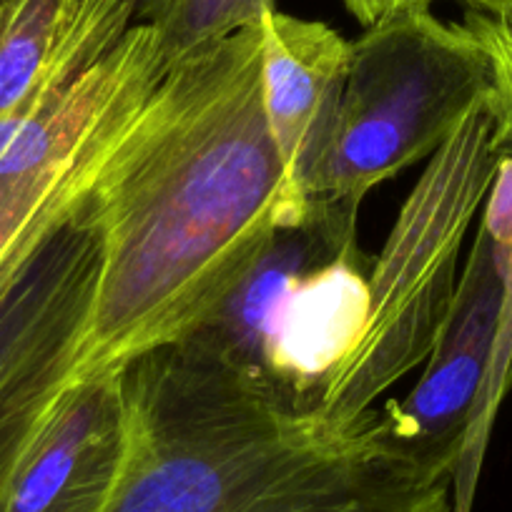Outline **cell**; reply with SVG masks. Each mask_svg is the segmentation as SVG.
Wrapping results in <instances>:
<instances>
[{
    "mask_svg": "<svg viewBox=\"0 0 512 512\" xmlns=\"http://www.w3.org/2000/svg\"><path fill=\"white\" fill-rule=\"evenodd\" d=\"M101 272L73 382L184 342L256 264L289 201L262 101V23L171 63L91 184Z\"/></svg>",
    "mask_w": 512,
    "mask_h": 512,
    "instance_id": "1",
    "label": "cell"
},
{
    "mask_svg": "<svg viewBox=\"0 0 512 512\" xmlns=\"http://www.w3.org/2000/svg\"><path fill=\"white\" fill-rule=\"evenodd\" d=\"M131 113L103 136L81 174L0 262V512L71 387L101 272L91 184Z\"/></svg>",
    "mask_w": 512,
    "mask_h": 512,
    "instance_id": "6",
    "label": "cell"
},
{
    "mask_svg": "<svg viewBox=\"0 0 512 512\" xmlns=\"http://www.w3.org/2000/svg\"><path fill=\"white\" fill-rule=\"evenodd\" d=\"M123 460V372L73 382L23 460L6 512H106Z\"/></svg>",
    "mask_w": 512,
    "mask_h": 512,
    "instance_id": "9",
    "label": "cell"
},
{
    "mask_svg": "<svg viewBox=\"0 0 512 512\" xmlns=\"http://www.w3.org/2000/svg\"><path fill=\"white\" fill-rule=\"evenodd\" d=\"M126 460L106 512H452L384 405L354 422L289 405L194 339L123 369Z\"/></svg>",
    "mask_w": 512,
    "mask_h": 512,
    "instance_id": "2",
    "label": "cell"
},
{
    "mask_svg": "<svg viewBox=\"0 0 512 512\" xmlns=\"http://www.w3.org/2000/svg\"><path fill=\"white\" fill-rule=\"evenodd\" d=\"M480 226L497 246L512 251V146L502 149L500 161H497Z\"/></svg>",
    "mask_w": 512,
    "mask_h": 512,
    "instance_id": "14",
    "label": "cell"
},
{
    "mask_svg": "<svg viewBox=\"0 0 512 512\" xmlns=\"http://www.w3.org/2000/svg\"><path fill=\"white\" fill-rule=\"evenodd\" d=\"M492 96V63L462 23L407 8L352 41L337 139L314 199L357 206L432 156Z\"/></svg>",
    "mask_w": 512,
    "mask_h": 512,
    "instance_id": "5",
    "label": "cell"
},
{
    "mask_svg": "<svg viewBox=\"0 0 512 512\" xmlns=\"http://www.w3.org/2000/svg\"><path fill=\"white\" fill-rule=\"evenodd\" d=\"M274 8L277 0H141L136 23L151 28L169 68L199 48L259 26Z\"/></svg>",
    "mask_w": 512,
    "mask_h": 512,
    "instance_id": "11",
    "label": "cell"
},
{
    "mask_svg": "<svg viewBox=\"0 0 512 512\" xmlns=\"http://www.w3.org/2000/svg\"><path fill=\"white\" fill-rule=\"evenodd\" d=\"M352 41L319 21L279 13L262 18V101L289 201L309 204L337 139Z\"/></svg>",
    "mask_w": 512,
    "mask_h": 512,
    "instance_id": "8",
    "label": "cell"
},
{
    "mask_svg": "<svg viewBox=\"0 0 512 512\" xmlns=\"http://www.w3.org/2000/svg\"><path fill=\"white\" fill-rule=\"evenodd\" d=\"M510 259L512 251L497 246L480 226L460 274L450 322L425 362L422 379L405 400L384 405L397 445L442 475H455L485 390Z\"/></svg>",
    "mask_w": 512,
    "mask_h": 512,
    "instance_id": "7",
    "label": "cell"
},
{
    "mask_svg": "<svg viewBox=\"0 0 512 512\" xmlns=\"http://www.w3.org/2000/svg\"><path fill=\"white\" fill-rule=\"evenodd\" d=\"M490 103L477 106L430 156L369 272L367 327L317 410L354 422L430 359L457 297V262L502 151Z\"/></svg>",
    "mask_w": 512,
    "mask_h": 512,
    "instance_id": "4",
    "label": "cell"
},
{
    "mask_svg": "<svg viewBox=\"0 0 512 512\" xmlns=\"http://www.w3.org/2000/svg\"><path fill=\"white\" fill-rule=\"evenodd\" d=\"M462 26L480 41L492 63L490 111L495 116V146H512V0H475L465 6Z\"/></svg>",
    "mask_w": 512,
    "mask_h": 512,
    "instance_id": "13",
    "label": "cell"
},
{
    "mask_svg": "<svg viewBox=\"0 0 512 512\" xmlns=\"http://www.w3.org/2000/svg\"><path fill=\"white\" fill-rule=\"evenodd\" d=\"M11 6H13V0H0V28H3V23H6L8 13H11Z\"/></svg>",
    "mask_w": 512,
    "mask_h": 512,
    "instance_id": "16",
    "label": "cell"
},
{
    "mask_svg": "<svg viewBox=\"0 0 512 512\" xmlns=\"http://www.w3.org/2000/svg\"><path fill=\"white\" fill-rule=\"evenodd\" d=\"M512 387V259L505 274V294H502L500 322H497L495 347H492L490 369H487L485 390L477 405L475 420L467 430L455 475H452V512H470L475 497L477 477H480L482 460H485L487 442H490L492 425L497 410Z\"/></svg>",
    "mask_w": 512,
    "mask_h": 512,
    "instance_id": "12",
    "label": "cell"
},
{
    "mask_svg": "<svg viewBox=\"0 0 512 512\" xmlns=\"http://www.w3.org/2000/svg\"><path fill=\"white\" fill-rule=\"evenodd\" d=\"M71 0H13L0 28V121L28 111L51 63Z\"/></svg>",
    "mask_w": 512,
    "mask_h": 512,
    "instance_id": "10",
    "label": "cell"
},
{
    "mask_svg": "<svg viewBox=\"0 0 512 512\" xmlns=\"http://www.w3.org/2000/svg\"><path fill=\"white\" fill-rule=\"evenodd\" d=\"M342 3L364 28H369L377 21H382L384 16H390V13L407 11V8L417 6H432L435 0H342ZM460 3L472 6L475 0H460Z\"/></svg>",
    "mask_w": 512,
    "mask_h": 512,
    "instance_id": "15",
    "label": "cell"
},
{
    "mask_svg": "<svg viewBox=\"0 0 512 512\" xmlns=\"http://www.w3.org/2000/svg\"><path fill=\"white\" fill-rule=\"evenodd\" d=\"M357 206L312 199L277 226L254 267L191 337L314 410L367 327L372 264L357 244Z\"/></svg>",
    "mask_w": 512,
    "mask_h": 512,
    "instance_id": "3",
    "label": "cell"
}]
</instances>
